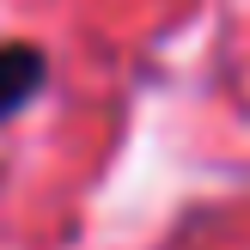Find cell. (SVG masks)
Instances as JSON below:
<instances>
[{
    "label": "cell",
    "mask_w": 250,
    "mask_h": 250,
    "mask_svg": "<svg viewBox=\"0 0 250 250\" xmlns=\"http://www.w3.org/2000/svg\"><path fill=\"white\" fill-rule=\"evenodd\" d=\"M49 80V55L37 43H0V122L19 116Z\"/></svg>",
    "instance_id": "6da1fadb"
}]
</instances>
